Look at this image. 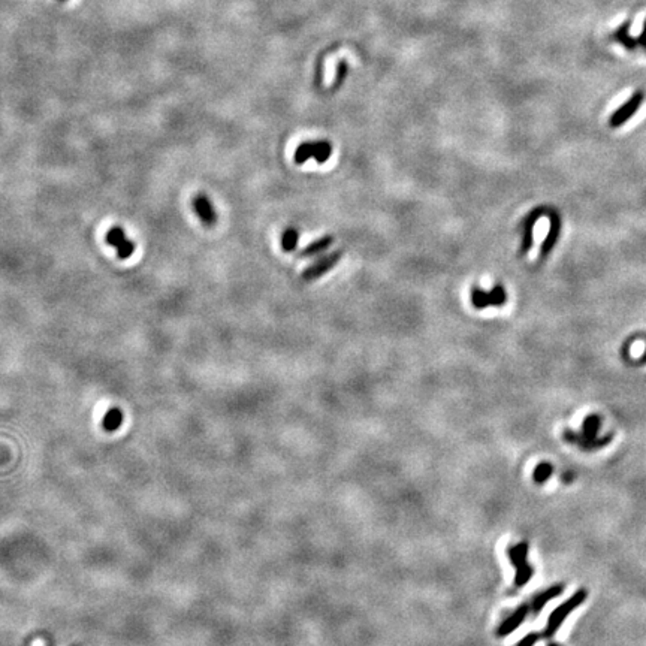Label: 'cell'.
<instances>
[{"label":"cell","mask_w":646,"mask_h":646,"mask_svg":"<svg viewBox=\"0 0 646 646\" xmlns=\"http://www.w3.org/2000/svg\"><path fill=\"white\" fill-rule=\"evenodd\" d=\"M342 256H343V251H335V253H331V255L323 256L322 259L317 260L314 265H311L310 268H307L302 272V279L305 281H311V280L322 277L323 274H326L328 271H331L335 267V265L338 263V260L342 259Z\"/></svg>","instance_id":"30bf717a"},{"label":"cell","mask_w":646,"mask_h":646,"mask_svg":"<svg viewBox=\"0 0 646 646\" xmlns=\"http://www.w3.org/2000/svg\"><path fill=\"white\" fill-rule=\"evenodd\" d=\"M193 208L196 211V214L199 219L203 220V223L207 226H213L217 221V213L213 208V204L210 203V199L205 195H198L193 199Z\"/></svg>","instance_id":"4fadbf2b"},{"label":"cell","mask_w":646,"mask_h":646,"mask_svg":"<svg viewBox=\"0 0 646 646\" xmlns=\"http://www.w3.org/2000/svg\"><path fill=\"white\" fill-rule=\"evenodd\" d=\"M643 101H645L643 91H640V90L634 91L631 96L629 98L627 102H624L619 108H617L615 111L610 114L609 122H608L610 128L612 129H618V128H621V126L626 124L633 117V115L639 111Z\"/></svg>","instance_id":"5b68a950"},{"label":"cell","mask_w":646,"mask_h":646,"mask_svg":"<svg viewBox=\"0 0 646 646\" xmlns=\"http://www.w3.org/2000/svg\"><path fill=\"white\" fill-rule=\"evenodd\" d=\"M546 216L549 217V232H548L545 241L542 242V246H540V253H538L540 260H545L550 253H552L554 247L557 246V242L559 240L561 228H563V221H561V217L557 210L548 208Z\"/></svg>","instance_id":"52a82bcc"},{"label":"cell","mask_w":646,"mask_h":646,"mask_svg":"<svg viewBox=\"0 0 646 646\" xmlns=\"http://www.w3.org/2000/svg\"><path fill=\"white\" fill-rule=\"evenodd\" d=\"M122 422H123V413L119 409H111L110 411H107V415H105L103 418V427L108 431H114L122 425Z\"/></svg>","instance_id":"e0dca14e"},{"label":"cell","mask_w":646,"mask_h":646,"mask_svg":"<svg viewBox=\"0 0 646 646\" xmlns=\"http://www.w3.org/2000/svg\"><path fill=\"white\" fill-rule=\"evenodd\" d=\"M507 555H509L512 566L516 568L513 584L515 587L521 588L528 584L534 575V568L528 564V543L521 542L511 546L507 550Z\"/></svg>","instance_id":"3957f363"},{"label":"cell","mask_w":646,"mask_h":646,"mask_svg":"<svg viewBox=\"0 0 646 646\" xmlns=\"http://www.w3.org/2000/svg\"><path fill=\"white\" fill-rule=\"evenodd\" d=\"M529 613H531V610H529V603H524V605L519 606L512 613V615L507 617L500 624V627L497 629V636H499V638L509 636V634H512L519 626H521V624L525 621V618L529 615Z\"/></svg>","instance_id":"8fae6325"},{"label":"cell","mask_w":646,"mask_h":646,"mask_svg":"<svg viewBox=\"0 0 646 646\" xmlns=\"http://www.w3.org/2000/svg\"><path fill=\"white\" fill-rule=\"evenodd\" d=\"M546 646H559V645H558V643H555V642H549Z\"/></svg>","instance_id":"44dd1931"},{"label":"cell","mask_w":646,"mask_h":646,"mask_svg":"<svg viewBox=\"0 0 646 646\" xmlns=\"http://www.w3.org/2000/svg\"><path fill=\"white\" fill-rule=\"evenodd\" d=\"M331 154L332 145L330 141H307L295 150V162L302 165L309 159H314L317 163L322 165L331 157Z\"/></svg>","instance_id":"277c9868"},{"label":"cell","mask_w":646,"mask_h":646,"mask_svg":"<svg viewBox=\"0 0 646 646\" xmlns=\"http://www.w3.org/2000/svg\"><path fill=\"white\" fill-rule=\"evenodd\" d=\"M538 640H542V636H540V633L533 631V633L527 634L525 638H522L521 640H519L516 646H534Z\"/></svg>","instance_id":"d6986e66"},{"label":"cell","mask_w":646,"mask_h":646,"mask_svg":"<svg viewBox=\"0 0 646 646\" xmlns=\"http://www.w3.org/2000/svg\"><path fill=\"white\" fill-rule=\"evenodd\" d=\"M552 474H554V465L552 464H550V462H540L537 467L534 469V471H533V479H534L536 483L542 485Z\"/></svg>","instance_id":"2e32d148"},{"label":"cell","mask_w":646,"mask_h":646,"mask_svg":"<svg viewBox=\"0 0 646 646\" xmlns=\"http://www.w3.org/2000/svg\"><path fill=\"white\" fill-rule=\"evenodd\" d=\"M507 301V293L504 286L495 284L491 292H485L478 286L471 289V302L478 310H483L486 307H501Z\"/></svg>","instance_id":"8992f818"},{"label":"cell","mask_w":646,"mask_h":646,"mask_svg":"<svg viewBox=\"0 0 646 646\" xmlns=\"http://www.w3.org/2000/svg\"><path fill=\"white\" fill-rule=\"evenodd\" d=\"M298 230L295 228H289L284 230V234L281 237V247L284 251H293L296 247V242H298Z\"/></svg>","instance_id":"ac0fdd59"},{"label":"cell","mask_w":646,"mask_h":646,"mask_svg":"<svg viewBox=\"0 0 646 646\" xmlns=\"http://www.w3.org/2000/svg\"><path fill=\"white\" fill-rule=\"evenodd\" d=\"M105 241H107V244L115 247V250H117V256L120 259H128V258H131L133 255L135 242L128 240V237H126V234H124V230L120 226H112L107 232Z\"/></svg>","instance_id":"ba28073f"},{"label":"cell","mask_w":646,"mask_h":646,"mask_svg":"<svg viewBox=\"0 0 646 646\" xmlns=\"http://www.w3.org/2000/svg\"><path fill=\"white\" fill-rule=\"evenodd\" d=\"M612 39L629 51H634L639 47L638 39H634V36H631L630 34V21H624V23L613 31Z\"/></svg>","instance_id":"5bb4252c"},{"label":"cell","mask_w":646,"mask_h":646,"mask_svg":"<svg viewBox=\"0 0 646 646\" xmlns=\"http://www.w3.org/2000/svg\"><path fill=\"white\" fill-rule=\"evenodd\" d=\"M332 244V238L331 237H323V238H319L317 241L311 242L310 246H307L302 253H301V256L302 258H309V256H314V255H319V253H323L325 250L330 249V246Z\"/></svg>","instance_id":"9a60e30c"},{"label":"cell","mask_w":646,"mask_h":646,"mask_svg":"<svg viewBox=\"0 0 646 646\" xmlns=\"http://www.w3.org/2000/svg\"><path fill=\"white\" fill-rule=\"evenodd\" d=\"M563 591H564V585L557 584V585H552L550 588L545 589L543 592H540V594H537L531 601H529V610H531V615L537 617L538 613L542 612V609L546 606V603L557 599L559 594H563Z\"/></svg>","instance_id":"7c38bea8"},{"label":"cell","mask_w":646,"mask_h":646,"mask_svg":"<svg viewBox=\"0 0 646 646\" xmlns=\"http://www.w3.org/2000/svg\"><path fill=\"white\" fill-rule=\"evenodd\" d=\"M601 427V418L599 415H588L582 423V430L580 432H575L571 430L564 431V440L576 444V446L582 448L584 450H592V449H599L606 446V444L612 440V436H608L605 439L597 440L599 431Z\"/></svg>","instance_id":"6da1fadb"},{"label":"cell","mask_w":646,"mask_h":646,"mask_svg":"<svg viewBox=\"0 0 646 646\" xmlns=\"http://www.w3.org/2000/svg\"><path fill=\"white\" fill-rule=\"evenodd\" d=\"M546 211H548V207H538V208H534L531 213H529L524 221H522V225H521V230H522V242H521V249H519V256H524L525 253L529 251V249L533 247V230H534V225H536V221L540 219V217H543L546 216Z\"/></svg>","instance_id":"9c48e42d"},{"label":"cell","mask_w":646,"mask_h":646,"mask_svg":"<svg viewBox=\"0 0 646 646\" xmlns=\"http://www.w3.org/2000/svg\"><path fill=\"white\" fill-rule=\"evenodd\" d=\"M587 597H588V591L584 589V588H580L570 599H567L563 603V605H559L552 613H550L546 629L542 633H540V636H542V639L554 638V634L558 631V629L561 626H563V622L568 618L570 613L573 612L575 609H578L582 605V603L587 600Z\"/></svg>","instance_id":"7a4b0ae2"},{"label":"cell","mask_w":646,"mask_h":646,"mask_svg":"<svg viewBox=\"0 0 646 646\" xmlns=\"http://www.w3.org/2000/svg\"><path fill=\"white\" fill-rule=\"evenodd\" d=\"M638 42H639V45L646 51V20L643 21V29L638 38Z\"/></svg>","instance_id":"ffe728a7"}]
</instances>
